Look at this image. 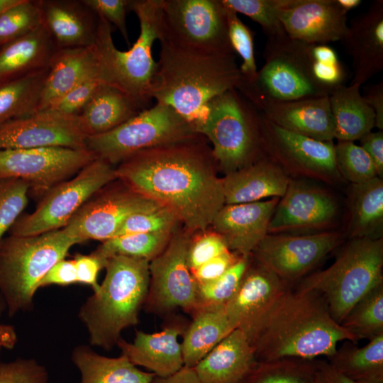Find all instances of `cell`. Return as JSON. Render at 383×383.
I'll return each instance as SVG.
<instances>
[{
    "instance_id": "cell-52",
    "label": "cell",
    "mask_w": 383,
    "mask_h": 383,
    "mask_svg": "<svg viewBox=\"0 0 383 383\" xmlns=\"http://www.w3.org/2000/svg\"><path fill=\"white\" fill-rule=\"evenodd\" d=\"M77 277V284L91 287L96 291L99 284L97 277L99 272L104 268L106 259L95 251L89 255L76 254L73 258Z\"/></svg>"
},
{
    "instance_id": "cell-47",
    "label": "cell",
    "mask_w": 383,
    "mask_h": 383,
    "mask_svg": "<svg viewBox=\"0 0 383 383\" xmlns=\"http://www.w3.org/2000/svg\"><path fill=\"white\" fill-rule=\"evenodd\" d=\"M179 220L172 210L160 205L129 216L114 237L135 233L173 232Z\"/></svg>"
},
{
    "instance_id": "cell-51",
    "label": "cell",
    "mask_w": 383,
    "mask_h": 383,
    "mask_svg": "<svg viewBox=\"0 0 383 383\" xmlns=\"http://www.w3.org/2000/svg\"><path fill=\"white\" fill-rule=\"evenodd\" d=\"M98 16L113 24L120 31L127 44H130L126 27V13L129 0H83Z\"/></svg>"
},
{
    "instance_id": "cell-23",
    "label": "cell",
    "mask_w": 383,
    "mask_h": 383,
    "mask_svg": "<svg viewBox=\"0 0 383 383\" xmlns=\"http://www.w3.org/2000/svg\"><path fill=\"white\" fill-rule=\"evenodd\" d=\"M187 325L176 318L168 321L159 332L137 331L132 343L121 338L116 345L121 355L135 366L143 367L157 377H167L184 366L178 337L183 334Z\"/></svg>"
},
{
    "instance_id": "cell-4",
    "label": "cell",
    "mask_w": 383,
    "mask_h": 383,
    "mask_svg": "<svg viewBox=\"0 0 383 383\" xmlns=\"http://www.w3.org/2000/svg\"><path fill=\"white\" fill-rule=\"evenodd\" d=\"M149 262L121 255L106 259L103 282L78 312L90 345L111 350L123 330L138 323L149 289Z\"/></svg>"
},
{
    "instance_id": "cell-48",
    "label": "cell",
    "mask_w": 383,
    "mask_h": 383,
    "mask_svg": "<svg viewBox=\"0 0 383 383\" xmlns=\"http://www.w3.org/2000/svg\"><path fill=\"white\" fill-rule=\"evenodd\" d=\"M46 367L34 358L0 362V383H48Z\"/></svg>"
},
{
    "instance_id": "cell-32",
    "label": "cell",
    "mask_w": 383,
    "mask_h": 383,
    "mask_svg": "<svg viewBox=\"0 0 383 383\" xmlns=\"http://www.w3.org/2000/svg\"><path fill=\"white\" fill-rule=\"evenodd\" d=\"M70 357L80 373L79 383H151L155 376L139 370L121 354L109 357L88 345H76Z\"/></svg>"
},
{
    "instance_id": "cell-14",
    "label": "cell",
    "mask_w": 383,
    "mask_h": 383,
    "mask_svg": "<svg viewBox=\"0 0 383 383\" xmlns=\"http://www.w3.org/2000/svg\"><path fill=\"white\" fill-rule=\"evenodd\" d=\"M87 148L50 147L0 150V179L27 182L30 191L44 195L96 159Z\"/></svg>"
},
{
    "instance_id": "cell-44",
    "label": "cell",
    "mask_w": 383,
    "mask_h": 383,
    "mask_svg": "<svg viewBox=\"0 0 383 383\" xmlns=\"http://www.w3.org/2000/svg\"><path fill=\"white\" fill-rule=\"evenodd\" d=\"M334 150L338 173L352 184L365 183L377 177L371 158L360 145L353 141L338 140Z\"/></svg>"
},
{
    "instance_id": "cell-29",
    "label": "cell",
    "mask_w": 383,
    "mask_h": 383,
    "mask_svg": "<svg viewBox=\"0 0 383 383\" xmlns=\"http://www.w3.org/2000/svg\"><path fill=\"white\" fill-rule=\"evenodd\" d=\"M255 362L248 340L234 329L194 369L202 383H240Z\"/></svg>"
},
{
    "instance_id": "cell-21",
    "label": "cell",
    "mask_w": 383,
    "mask_h": 383,
    "mask_svg": "<svg viewBox=\"0 0 383 383\" xmlns=\"http://www.w3.org/2000/svg\"><path fill=\"white\" fill-rule=\"evenodd\" d=\"M347 13L337 0H298L281 9L279 18L287 35L308 44L342 41L348 33Z\"/></svg>"
},
{
    "instance_id": "cell-15",
    "label": "cell",
    "mask_w": 383,
    "mask_h": 383,
    "mask_svg": "<svg viewBox=\"0 0 383 383\" xmlns=\"http://www.w3.org/2000/svg\"><path fill=\"white\" fill-rule=\"evenodd\" d=\"M342 240L341 234L333 231L306 235L267 234L254 249L250 257L292 287Z\"/></svg>"
},
{
    "instance_id": "cell-62",
    "label": "cell",
    "mask_w": 383,
    "mask_h": 383,
    "mask_svg": "<svg viewBox=\"0 0 383 383\" xmlns=\"http://www.w3.org/2000/svg\"><path fill=\"white\" fill-rule=\"evenodd\" d=\"M1 294H0V304H1Z\"/></svg>"
},
{
    "instance_id": "cell-22",
    "label": "cell",
    "mask_w": 383,
    "mask_h": 383,
    "mask_svg": "<svg viewBox=\"0 0 383 383\" xmlns=\"http://www.w3.org/2000/svg\"><path fill=\"white\" fill-rule=\"evenodd\" d=\"M279 198L251 203L224 204L211 226L229 250L250 257L268 234V227Z\"/></svg>"
},
{
    "instance_id": "cell-6",
    "label": "cell",
    "mask_w": 383,
    "mask_h": 383,
    "mask_svg": "<svg viewBox=\"0 0 383 383\" xmlns=\"http://www.w3.org/2000/svg\"><path fill=\"white\" fill-rule=\"evenodd\" d=\"M78 243L62 229L4 237L0 243V293L10 318L33 309L41 279Z\"/></svg>"
},
{
    "instance_id": "cell-20",
    "label": "cell",
    "mask_w": 383,
    "mask_h": 383,
    "mask_svg": "<svg viewBox=\"0 0 383 383\" xmlns=\"http://www.w3.org/2000/svg\"><path fill=\"white\" fill-rule=\"evenodd\" d=\"M337 213V204L328 193L290 180L273 213L268 234H295L323 228L333 221Z\"/></svg>"
},
{
    "instance_id": "cell-34",
    "label": "cell",
    "mask_w": 383,
    "mask_h": 383,
    "mask_svg": "<svg viewBox=\"0 0 383 383\" xmlns=\"http://www.w3.org/2000/svg\"><path fill=\"white\" fill-rule=\"evenodd\" d=\"M192 316L181 343L184 365L189 367L196 366L234 330L224 309H199Z\"/></svg>"
},
{
    "instance_id": "cell-61",
    "label": "cell",
    "mask_w": 383,
    "mask_h": 383,
    "mask_svg": "<svg viewBox=\"0 0 383 383\" xmlns=\"http://www.w3.org/2000/svg\"><path fill=\"white\" fill-rule=\"evenodd\" d=\"M19 0H0V13L16 4Z\"/></svg>"
},
{
    "instance_id": "cell-13",
    "label": "cell",
    "mask_w": 383,
    "mask_h": 383,
    "mask_svg": "<svg viewBox=\"0 0 383 383\" xmlns=\"http://www.w3.org/2000/svg\"><path fill=\"white\" fill-rule=\"evenodd\" d=\"M192 239L189 231L173 233L161 253L149 262L150 284L144 308L156 314L182 309L191 316L196 309L197 284L187 263Z\"/></svg>"
},
{
    "instance_id": "cell-38",
    "label": "cell",
    "mask_w": 383,
    "mask_h": 383,
    "mask_svg": "<svg viewBox=\"0 0 383 383\" xmlns=\"http://www.w3.org/2000/svg\"><path fill=\"white\" fill-rule=\"evenodd\" d=\"M317 359L256 361L240 383H314Z\"/></svg>"
},
{
    "instance_id": "cell-43",
    "label": "cell",
    "mask_w": 383,
    "mask_h": 383,
    "mask_svg": "<svg viewBox=\"0 0 383 383\" xmlns=\"http://www.w3.org/2000/svg\"><path fill=\"white\" fill-rule=\"evenodd\" d=\"M298 0H221L235 13H242L257 23L267 38L287 35L279 18L281 9L291 7Z\"/></svg>"
},
{
    "instance_id": "cell-33",
    "label": "cell",
    "mask_w": 383,
    "mask_h": 383,
    "mask_svg": "<svg viewBox=\"0 0 383 383\" xmlns=\"http://www.w3.org/2000/svg\"><path fill=\"white\" fill-rule=\"evenodd\" d=\"M356 84L340 86L328 95L334 125V139L360 140L374 127V113Z\"/></svg>"
},
{
    "instance_id": "cell-56",
    "label": "cell",
    "mask_w": 383,
    "mask_h": 383,
    "mask_svg": "<svg viewBox=\"0 0 383 383\" xmlns=\"http://www.w3.org/2000/svg\"><path fill=\"white\" fill-rule=\"evenodd\" d=\"M374 113V127L383 130V82L370 85L362 95Z\"/></svg>"
},
{
    "instance_id": "cell-53",
    "label": "cell",
    "mask_w": 383,
    "mask_h": 383,
    "mask_svg": "<svg viewBox=\"0 0 383 383\" xmlns=\"http://www.w3.org/2000/svg\"><path fill=\"white\" fill-rule=\"evenodd\" d=\"M242 257L228 250L191 272L197 284L213 281L223 275Z\"/></svg>"
},
{
    "instance_id": "cell-19",
    "label": "cell",
    "mask_w": 383,
    "mask_h": 383,
    "mask_svg": "<svg viewBox=\"0 0 383 383\" xmlns=\"http://www.w3.org/2000/svg\"><path fill=\"white\" fill-rule=\"evenodd\" d=\"M77 116L43 111L0 126V150L63 147L86 148Z\"/></svg>"
},
{
    "instance_id": "cell-27",
    "label": "cell",
    "mask_w": 383,
    "mask_h": 383,
    "mask_svg": "<svg viewBox=\"0 0 383 383\" xmlns=\"http://www.w3.org/2000/svg\"><path fill=\"white\" fill-rule=\"evenodd\" d=\"M45 26L57 48L94 45L98 16L83 0H40Z\"/></svg>"
},
{
    "instance_id": "cell-28",
    "label": "cell",
    "mask_w": 383,
    "mask_h": 383,
    "mask_svg": "<svg viewBox=\"0 0 383 383\" xmlns=\"http://www.w3.org/2000/svg\"><path fill=\"white\" fill-rule=\"evenodd\" d=\"M93 77H98L94 45L57 48L50 62L37 112L44 111L77 85Z\"/></svg>"
},
{
    "instance_id": "cell-8",
    "label": "cell",
    "mask_w": 383,
    "mask_h": 383,
    "mask_svg": "<svg viewBox=\"0 0 383 383\" xmlns=\"http://www.w3.org/2000/svg\"><path fill=\"white\" fill-rule=\"evenodd\" d=\"M263 56L265 63L254 79L237 88L254 106L328 96V91L313 77L310 44L287 35L267 38Z\"/></svg>"
},
{
    "instance_id": "cell-30",
    "label": "cell",
    "mask_w": 383,
    "mask_h": 383,
    "mask_svg": "<svg viewBox=\"0 0 383 383\" xmlns=\"http://www.w3.org/2000/svg\"><path fill=\"white\" fill-rule=\"evenodd\" d=\"M43 23L0 49V83L48 68L57 50Z\"/></svg>"
},
{
    "instance_id": "cell-12",
    "label": "cell",
    "mask_w": 383,
    "mask_h": 383,
    "mask_svg": "<svg viewBox=\"0 0 383 383\" xmlns=\"http://www.w3.org/2000/svg\"><path fill=\"white\" fill-rule=\"evenodd\" d=\"M159 41L210 54H235L221 0H162Z\"/></svg>"
},
{
    "instance_id": "cell-5",
    "label": "cell",
    "mask_w": 383,
    "mask_h": 383,
    "mask_svg": "<svg viewBox=\"0 0 383 383\" xmlns=\"http://www.w3.org/2000/svg\"><path fill=\"white\" fill-rule=\"evenodd\" d=\"M162 0H129L140 23V34L126 51L118 50L113 41L111 25L99 17L94 47L98 58V77L102 84L115 87L128 96L141 109H146L157 70L152 45L160 40Z\"/></svg>"
},
{
    "instance_id": "cell-10",
    "label": "cell",
    "mask_w": 383,
    "mask_h": 383,
    "mask_svg": "<svg viewBox=\"0 0 383 383\" xmlns=\"http://www.w3.org/2000/svg\"><path fill=\"white\" fill-rule=\"evenodd\" d=\"M199 135L172 108L160 103L146 108L113 130L86 138V148L111 165L140 151Z\"/></svg>"
},
{
    "instance_id": "cell-57",
    "label": "cell",
    "mask_w": 383,
    "mask_h": 383,
    "mask_svg": "<svg viewBox=\"0 0 383 383\" xmlns=\"http://www.w3.org/2000/svg\"><path fill=\"white\" fill-rule=\"evenodd\" d=\"M314 383H357L335 370L327 360H318Z\"/></svg>"
},
{
    "instance_id": "cell-37",
    "label": "cell",
    "mask_w": 383,
    "mask_h": 383,
    "mask_svg": "<svg viewBox=\"0 0 383 383\" xmlns=\"http://www.w3.org/2000/svg\"><path fill=\"white\" fill-rule=\"evenodd\" d=\"M48 69L0 83V126L37 113Z\"/></svg>"
},
{
    "instance_id": "cell-25",
    "label": "cell",
    "mask_w": 383,
    "mask_h": 383,
    "mask_svg": "<svg viewBox=\"0 0 383 383\" xmlns=\"http://www.w3.org/2000/svg\"><path fill=\"white\" fill-rule=\"evenodd\" d=\"M269 121L287 131L322 141H333L334 125L328 96L255 106Z\"/></svg>"
},
{
    "instance_id": "cell-35",
    "label": "cell",
    "mask_w": 383,
    "mask_h": 383,
    "mask_svg": "<svg viewBox=\"0 0 383 383\" xmlns=\"http://www.w3.org/2000/svg\"><path fill=\"white\" fill-rule=\"evenodd\" d=\"M349 233L352 238H382L383 180L376 177L350 190Z\"/></svg>"
},
{
    "instance_id": "cell-16",
    "label": "cell",
    "mask_w": 383,
    "mask_h": 383,
    "mask_svg": "<svg viewBox=\"0 0 383 383\" xmlns=\"http://www.w3.org/2000/svg\"><path fill=\"white\" fill-rule=\"evenodd\" d=\"M109 184L89 199L62 228L68 235L81 243L87 240L104 242L115 236L129 216L162 205L133 192L123 182L119 187H109Z\"/></svg>"
},
{
    "instance_id": "cell-1",
    "label": "cell",
    "mask_w": 383,
    "mask_h": 383,
    "mask_svg": "<svg viewBox=\"0 0 383 383\" xmlns=\"http://www.w3.org/2000/svg\"><path fill=\"white\" fill-rule=\"evenodd\" d=\"M202 135L136 152L115 168L117 179L167 207L188 231H205L225 204L221 179Z\"/></svg>"
},
{
    "instance_id": "cell-26",
    "label": "cell",
    "mask_w": 383,
    "mask_h": 383,
    "mask_svg": "<svg viewBox=\"0 0 383 383\" xmlns=\"http://www.w3.org/2000/svg\"><path fill=\"white\" fill-rule=\"evenodd\" d=\"M290 179L272 159H260L221 179L225 204L260 201L263 199L281 198Z\"/></svg>"
},
{
    "instance_id": "cell-2",
    "label": "cell",
    "mask_w": 383,
    "mask_h": 383,
    "mask_svg": "<svg viewBox=\"0 0 383 383\" xmlns=\"http://www.w3.org/2000/svg\"><path fill=\"white\" fill-rule=\"evenodd\" d=\"M344 340L357 343L333 319L325 299L291 287L270 311L252 347L256 361L315 360L330 357Z\"/></svg>"
},
{
    "instance_id": "cell-39",
    "label": "cell",
    "mask_w": 383,
    "mask_h": 383,
    "mask_svg": "<svg viewBox=\"0 0 383 383\" xmlns=\"http://www.w3.org/2000/svg\"><path fill=\"white\" fill-rule=\"evenodd\" d=\"M173 233L155 232L114 237L102 242L95 252L104 259L121 255L150 262L165 248Z\"/></svg>"
},
{
    "instance_id": "cell-3",
    "label": "cell",
    "mask_w": 383,
    "mask_h": 383,
    "mask_svg": "<svg viewBox=\"0 0 383 383\" xmlns=\"http://www.w3.org/2000/svg\"><path fill=\"white\" fill-rule=\"evenodd\" d=\"M160 58L151 91L156 103L172 108L196 132L208 104L237 89L240 67L235 54H210L160 41Z\"/></svg>"
},
{
    "instance_id": "cell-54",
    "label": "cell",
    "mask_w": 383,
    "mask_h": 383,
    "mask_svg": "<svg viewBox=\"0 0 383 383\" xmlns=\"http://www.w3.org/2000/svg\"><path fill=\"white\" fill-rule=\"evenodd\" d=\"M77 284V272L72 260H61L54 265L39 284V289L50 285L68 286Z\"/></svg>"
},
{
    "instance_id": "cell-60",
    "label": "cell",
    "mask_w": 383,
    "mask_h": 383,
    "mask_svg": "<svg viewBox=\"0 0 383 383\" xmlns=\"http://www.w3.org/2000/svg\"><path fill=\"white\" fill-rule=\"evenodd\" d=\"M340 7L347 13L361 4L360 0H337Z\"/></svg>"
},
{
    "instance_id": "cell-9",
    "label": "cell",
    "mask_w": 383,
    "mask_h": 383,
    "mask_svg": "<svg viewBox=\"0 0 383 383\" xmlns=\"http://www.w3.org/2000/svg\"><path fill=\"white\" fill-rule=\"evenodd\" d=\"M196 132L210 140L227 173L250 164L262 147L260 112L235 89L210 101Z\"/></svg>"
},
{
    "instance_id": "cell-45",
    "label": "cell",
    "mask_w": 383,
    "mask_h": 383,
    "mask_svg": "<svg viewBox=\"0 0 383 383\" xmlns=\"http://www.w3.org/2000/svg\"><path fill=\"white\" fill-rule=\"evenodd\" d=\"M227 9L230 43L234 52L238 54L243 61L239 66L241 74L239 87L252 81L257 72L254 53V33L240 19L237 13L228 7Z\"/></svg>"
},
{
    "instance_id": "cell-31",
    "label": "cell",
    "mask_w": 383,
    "mask_h": 383,
    "mask_svg": "<svg viewBox=\"0 0 383 383\" xmlns=\"http://www.w3.org/2000/svg\"><path fill=\"white\" fill-rule=\"evenodd\" d=\"M140 111L123 91L101 84L77 118L87 137L109 132Z\"/></svg>"
},
{
    "instance_id": "cell-36",
    "label": "cell",
    "mask_w": 383,
    "mask_h": 383,
    "mask_svg": "<svg viewBox=\"0 0 383 383\" xmlns=\"http://www.w3.org/2000/svg\"><path fill=\"white\" fill-rule=\"evenodd\" d=\"M328 362L357 383L383 382V334L362 347L346 340Z\"/></svg>"
},
{
    "instance_id": "cell-18",
    "label": "cell",
    "mask_w": 383,
    "mask_h": 383,
    "mask_svg": "<svg viewBox=\"0 0 383 383\" xmlns=\"http://www.w3.org/2000/svg\"><path fill=\"white\" fill-rule=\"evenodd\" d=\"M260 116L262 147L274 159L318 178H340L333 141L318 140L287 131L267 120L260 113Z\"/></svg>"
},
{
    "instance_id": "cell-59",
    "label": "cell",
    "mask_w": 383,
    "mask_h": 383,
    "mask_svg": "<svg viewBox=\"0 0 383 383\" xmlns=\"http://www.w3.org/2000/svg\"><path fill=\"white\" fill-rule=\"evenodd\" d=\"M16 342L17 334L15 328L0 322V352L13 348Z\"/></svg>"
},
{
    "instance_id": "cell-17",
    "label": "cell",
    "mask_w": 383,
    "mask_h": 383,
    "mask_svg": "<svg viewBox=\"0 0 383 383\" xmlns=\"http://www.w3.org/2000/svg\"><path fill=\"white\" fill-rule=\"evenodd\" d=\"M291 287L251 259L236 293L224 308L231 325L252 345L270 311Z\"/></svg>"
},
{
    "instance_id": "cell-40",
    "label": "cell",
    "mask_w": 383,
    "mask_h": 383,
    "mask_svg": "<svg viewBox=\"0 0 383 383\" xmlns=\"http://www.w3.org/2000/svg\"><path fill=\"white\" fill-rule=\"evenodd\" d=\"M340 325L356 341L383 334V284L365 294L351 309Z\"/></svg>"
},
{
    "instance_id": "cell-55",
    "label": "cell",
    "mask_w": 383,
    "mask_h": 383,
    "mask_svg": "<svg viewBox=\"0 0 383 383\" xmlns=\"http://www.w3.org/2000/svg\"><path fill=\"white\" fill-rule=\"evenodd\" d=\"M360 146L371 158L377 174V177H383V132H370L360 140Z\"/></svg>"
},
{
    "instance_id": "cell-58",
    "label": "cell",
    "mask_w": 383,
    "mask_h": 383,
    "mask_svg": "<svg viewBox=\"0 0 383 383\" xmlns=\"http://www.w3.org/2000/svg\"><path fill=\"white\" fill-rule=\"evenodd\" d=\"M151 383H202L194 367L183 366L175 373L167 377L155 376Z\"/></svg>"
},
{
    "instance_id": "cell-7",
    "label": "cell",
    "mask_w": 383,
    "mask_h": 383,
    "mask_svg": "<svg viewBox=\"0 0 383 383\" xmlns=\"http://www.w3.org/2000/svg\"><path fill=\"white\" fill-rule=\"evenodd\" d=\"M383 284V239L352 238L328 267L304 277L296 289L313 291L326 300L341 323L365 294Z\"/></svg>"
},
{
    "instance_id": "cell-50",
    "label": "cell",
    "mask_w": 383,
    "mask_h": 383,
    "mask_svg": "<svg viewBox=\"0 0 383 383\" xmlns=\"http://www.w3.org/2000/svg\"><path fill=\"white\" fill-rule=\"evenodd\" d=\"M223 238L215 232H204L191 239L187 263L190 272L228 251Z\"/></svg>"
},
{
    "instance_id": "cell-46",
    "label": "cell",
    "mask_w": 383,
    "mask_h": 383,
    "mask_svg": "<svg viewBox=\"0 0 383 383\" xmlns=\"http://www.w3.org/2000/svg\"><path fill=\"white\" fill-rule=\"evenodd\" d=\"M30 184L17 179H0V243L28 204Z\"/></svg>"
},
{
    "instance_id": "cell-49",
    "label": "cell",
    "mask_w": 383,
    "mask_h": 383,
    "mask_svg": "<svg viewBox=\"0 0 383 383\" xmlns=\"http://www.w3.org/2000/svg\"><path fill=\"white\" fill-rule=\"evenodd\" d=\"M102 84L98 77L86 79L51 104L44 111L62 116H78Z\"/></svg>"
},
{
    "instance_id": "cell-42",
    "label": "cell",
    "mask_w": 383,
    "mask_h": 383,
    "mask_svg": "<svg viewBox=\"0 0 383 383\" xmlns=\"http://www.w3.org/2000/svg\"><path fill=\"white\" fill-rule=\"evenodd\" d=\"M43 23L40 0H19L0 13V49Z\"/></svg>"
},
{
    "instance_id": "cell-24",
    "label": "cell",
    "mask_w": 383,
    "mask_h": 383,
    "mask_svg": "<svg viewBox=\"0 0 383 383\" xmlns=\"http://www.w3.org/2000/svg\"><path fill=\"white\" fill-rule=\"evenodd\" d=\"M352 59L350 84L361 86L383 70V1L372 2L368 9L350 21L342 40Z\"/></svg>"
},
{
    "instance_id": "cell-41",
    "label": "cell",
    "mask_w": 383,
    "mask_h": 383,
    "mask_svg": "<svg viewBox=\"0 0 383 383\" xmlns=\"http://www.w3.org/2000/svg\"><path fill=\"white\" fill-rule=\"evenodd\" d=\"M250 261V257L242 256L218 278L197 284L196 311L203 309H224L236 293Z\"/></svg>"
},
{
    "instance_id": "cell-11",
    "label": "cell",
    "mask_w": 383,
    "mask_h": 383,
    "mask_svg": "<svg viewBox=\"0 0 383 383\" xmlns=\"http://www.w3.org/2000/svg\"><path fill=\"white\" fill-rule=\"evenodd\" d=\"M116 179L115 168L97 157L72 178L50 189L32 213L21 215L10 235H36L62 229L89 199Z\"/></svg>"
}]
</instances>
